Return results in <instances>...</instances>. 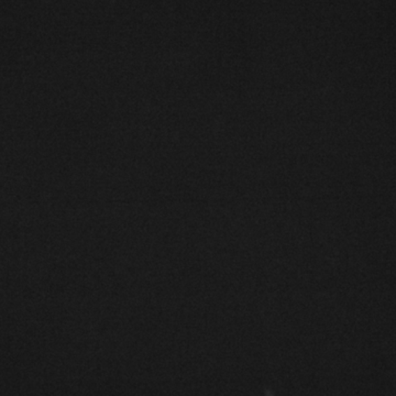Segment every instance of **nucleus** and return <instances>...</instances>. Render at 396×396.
Listing matches in <instances>:
<instances>
[{
    "mask_svg": "<svg viewBox=\"0 0 396 396\" xmlns=\"http://www.w3.org/2000/svg\"><path fill=\"white\" fill-rule=\"evenodd\" d=\"M267 396H274V395H272V394L267 393Z\"/></svg>",
    "mask_w": 396,
    "mask_h": 396,
    "instance_id": "f257e3e1",
    "label": "nucleus"
}]
</instances>
